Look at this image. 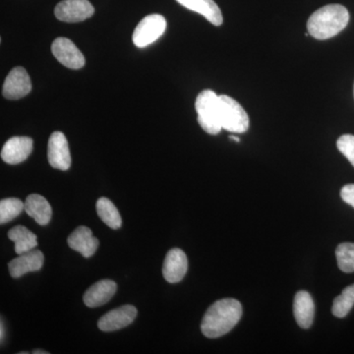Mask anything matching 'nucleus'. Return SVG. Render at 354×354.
Instances as JSON below:
<instances>
[{
  "mask_svg": "<svg viewBox=\"0 0 354 354\" xmlns=\"http://www.w3.org/2000/svg\"><path fill=\"white\" fill-rule=\"evenodd\" d=\"M242 316V306L239 300L225 298L215 302L205 314L201 330L205 337L216 339L234 329Z\"/></svg>",
  "mask_w": 354,
  "mask_h": 354,
  "instance_id": "obj_1",
  "label": "nucleus"
},
{
  "mask_svg": "<svg viewBox=\"0 0 354 354\" xmlns=\"http://www.w3.org/2000/svg\"><path fill=\"white\" fill-rule=\"evenodd\" d=\"M349 22V13L341 4H329L318 9L310 16L307 30L314 39H328L346 29Z\"/></svg>",
  "mask_w": 354,
  "mask_h": 354,
  "instance_id": "obj_2",
  "label": "nucleus"
},
{
  "mask_svg": "<svg viewBox=\"0 0 354 354\" xmlns=\"http://www.w3.org/2000/svg\"><path fill=\"white\" fill-rule=\"evenodd\" d=\"M195 109L200 127L211 135L218 134L223 129L218 109V95L214 91L205 90L198 95Z\"/></svg>",
  "mask_w": 354,
  "mask_h": 354,
  "instance_id": "obj_3",
  "label": "nucleus"
},
{
  "mask_svg": "<svg viewBox=\"0 0 354 354\" xmlns=\"http://www.w3.org/2000/svg\"><path fill=\"white\" fill-rule=\"evenodd\" d=\"M218 109L223 129L234 133H244L248 130L249 116L239 102L227 95H218Z\"/></svg>",
  "mask_w": 354,
  "mask_h": 354,
  "instance_id": "obj_4",
  "label": "nucleus"
},
{
  "mask_svg": "<svg viewBox=\"0 0 354 354\" xmlns=\"http://www.w3.org/2000/svg\"><path fill=\"white\" fill-rule=\"evenodd\" d=\"M167 29V21L160 14L146 16L135 28L133 32V43L137 48H143L155 43L164 35Z\"/></svg>",
  "mask_w": 354,
  "mask_h": 354,
  "instance_id": "obj_5",
  "label": "nucleus"
},
{
  "mask_svg": "<svg viewBox=\"0 0 354 354\" xmlns=\"http://www.w3.org/2000/svg\"><path fill=\"white\" fill-rule=\"evenodd\" d=\"M94 13V6L88 0H64L55 9V17L66 23L82 22Z\"/></svg>",
  "mask_w": 354,
  "mask_h": 354,
  "instance_id": "obj_6",
  "label": "nucleus"
},
{
  "mask_svg": "<svg viewBox=\"0 0 354 354\" xmlns=\"http://www.w3.org/2000/svg\"><path fill=\"white\" fill-rule=\"evenodd\" d=\"M48 162L53 169L68 171L71 165L68 142L62 132H53L48 140Z\"/></svg>",
  "mask_w": 354,
  "mask_h": 354,
  "instance_id": "obj_7",
  "label": "nucleus"
},
{
  "mask_svg": "<svg viewBox=\"0 0 354 354\" xmlns=\"http://www.w3.org/2000/svg\"><path fill=\"white\" fill-rule=\"evenodd\" d=\"M32 90L31 79L23 67H15L9 72L3 84L2 94L7 100L22 99Z\"/></svg>",
  "mask_w": 354,
  "mask_h": 354,
  "instance_id": "obj_8",
  "label": "nucleus"
},
{
  "mask_svg": "<svg viewBox=\"0 0 354 354\" xmlns=\"http://www.w3.org/2000/svg\"><path fill=\"white\" fill-rule=\"evenodd\" d=\"M51 53L58 62L69 69H80L85 65V57L83 53L66 38L55 39L51 44Z\"/></svg>",
  "mask_w": 354,
  "mask_h": 354,
  "instance_id": "obj_9",
  "label": "nucleus"
},
{
  "mask_svg": "<svg viewBox=\"0 0 354 354\" xmlns=\"http://www.w3.org/2000/svg\"><path fill=\"white\" fill-rule=\"evenodd\" d=\"M34 148V141L30 137H12L4 144L1 158L9 165H18L29 158Z\"/></svg>",
  "mask_w": 354,
  "mask_h": 354,
  "instance_id": "obj_10",
  "label": "nucleus"
},
{
  "mask_svg": "<svg viewBox=\"0 0 354 354\" xmlns=\"http://www.w3.org/2000/svg\"><path fill=\"white\" fill-rule=\"evenodd\" d=\"M136 316L137 309L134 306L124 305V306L111 310L106 315L102 316L97 326L102 332H114L129 326Z\"/></svg>",
  "mask_w": 354,
  "mask_h": 354,
  "instance_id": "obj_11",
  "label": "nucleus"
},
{
  "mask_svg": "<svg viewBox=\"0 0 354 354\" xmlns=\"http://www.w3.org/2000/svg\"><path fill=\"white\" fill-rule=\"evenodd\" d=\"M187 270V257L181 249L174 248L167 252L162 267L165 281L171 283H179L185 277Z\"/></svg>",
  "mask_w": 354,
  "mask_h": 354,
  "instance_id": "obj_12",
  "label": "nucleus"
},
{
  "mask_svg": "<svg viewBox=\"0 0 354 354\" xmlns=\"http://www.w3.org/2000/svg\"><path fill=\"white\" fill-rule=\"evenodd\" d=\"M44 262L43 252L38 249H32L11 261L8 265L9 272L14 279L21 278L28 272L39 271L43 268Z\"/></svg>",
  "mask_w": 354,
  "mask_h": 354,
  "instance_id": "obj_13",
  "label": "nucleus"
},
{
  "mask_svg": "<svg viewBox=\"0 0 354 354\" xmlns=\"http://www.w3.org/2000/svg\"><path fill=\"white\" fill-rule=\"evenodd\" d=\"M67 242L70 248L80 253L85 258L92 257L100 245L99 239L93 236L92 230L87 227H77L69 235Z\"/></svg>",
  "mask_w": 354,
  "mask_h": 354,
  "instance_id": "obj_14",
  "label": "nucleus"
},
{
  "mask_svg": "<svg viewBox=\"0 0 354 354\" xmlns=\"http://www.w3.org/2000/svg\"><path fill=\"white\" fill-rule=\"evenodd\" d=\"M118 286L111 279H102L88 288L84 295V304L90 308L102 306L108 304L115 295Z\"/></svg>",
  "mask_w": 354,
  "mask_h": 354,
  "instance_id": "obj_15",
  "label": "nucleus"
},
{
  "mask_svg": "<svg viewBox=\"0 0 354 354\" xmlns=\"http://www.w3.org/2000/svg\"><path fill=\"white\" fill-rule=\"evenodd\" d=\"M293 314L300 328L308 329L313 324L315 305L307 291H298L293 302Z\"/></svg>",
  "mask_w": 354,
  "mask_h": 354,
  "instance_id": "obj_16",
  "label": "nucleus"
},
{
  "mask_svg": "<svg viewBox=\"0 0 354 354\" xmlns=\"http://www.w3.org/2000/svg\"><path fill=\"white\" fill-rule=\"evenodd\" d=\"M24 211L39 225H46L51 220L53 209L46 198L39 194H31L24 202Z\"/></svg>",
  "mask_w": 354,
  "mask_h": 354,
  "instance_id": "obj_17",
  "label": "nucleus"
},
{
  "mask_svg": "<svg viewBox=\"0 0 354 354\" xmlns=\"http://www.w3.org/2000/svg\"><path fill=\"white\" fill-rule=\"evenodd\" d=\"M179 4L204 16L209 22L215 26L223 24V14L220 7L214 0H176Z\"/></svg>",
  "mask_w": 354,
  "mask_h": 354,
  "instance_id": "obj_18",
  "label": "nucleus"
},
{
  "mask_svg": "<svg viewBox=\"0 0 354 354\" xmlns=\"http://www.w3.org/2000/svg\"><path fill=\"white\" fill-rule=\"evenodd\" d=\"M8 237L14 242V248L18 255L31 251L38 246L37 235L23 225H17L9 230Z\"/></svg>",
  "mask_w": 354,
  "mask_h": 354,
  "instance_id": "obj_19",
  "label": "nucleus"
},
{
  "mask_svg": "<svg viewBox=\"0 0 354 354\" xmlns=\"http://www.w3.org/2000/svg\"><path fill=\"white\" fill-rule=\"evenodd\" d=\"M97 213L101 220L113 230H118L122 225L120 212L108 198H100L97 202Z\"/></svg>",
  "mask_w": 354,
  "mask_h": 354,
  "instance_id": "obj_20",
  "label": "nucleus"
},
{
  "mask_svg": "<svg viewBox=\"0 0 354 354\" xmlns=\"http://www.w3.org/2000/svg\"><path fill=\"white\" fill-rule=\"evenodd\" d=\"M354 305V285L342 290V295L335 297L333 304L332 312L337 318H344Z\"/></svg>",
  "mask_w": 354,
  "mask_h": 354,
  "instance_id": "obj_21",
  "label": "nucleus"
},
{
  "mask_svg": "<svg viewBox=\"0 0 354 354\" xmlns=\"http://www.w3.org/2000/svg\"><path fill=\"white\" fill-rule=\"evenodd\" d=\"M25 209L24 202L17 198H7L0 202V223H9L22 213Z\"/></svg>",
  "mask_w": 354,
  "mask_h": 354,
  "instance_id": "obj_22",
  "label": "nucleus"
},
{
  "mask_svg": "<svg viewBox=\"0 0 354 354\" xmlns=\"http://www.w3.org/2000/svg\"><path fill=\"white\" fill-rule=\"evenodd\" d=\"M337 265L341 271L344 272H354V243L344 242L339 244L335 250Z\"/></svg>",
  "mask_w": 354,
  "mask_h": 354,
  "instance_id": "obj_23",
  "label": "nucleus"
},
{
  "mask_svg": "<svg viewBox=\"0 0 354 354\" xmlns=\"http://www.w3.org/2000/svg\"><path fill=\"white\" fill-rule=\"evenodd\" d=\"M337 149L354 167V135L346 134L339 137L337 142Z\"/></svg>",
  "mask_w": 354,
  "mask_h": 354,
  "instance_id": "obj_24",
  "label": "nucleus"
},
{
  "mask_svg": "<svg viewBox=\"0 0 354 354\" xmlns=\"http://www.w3.org/2000/svg\"><path fill=\"white\" fill-rule=\"evenodd\" d=\"M341 197L346 204L354 208V184L344 185L341 190Z\"/></svg>",
  "mask_w": 354,
  "mask_h": 354,
  "instance_id": "obj_25",
  "label": "nucleus"
},
{
  "mask_svg": "<svg viewBox=\"0 0 354 354\" xmlns=\"http://www.w3.org/2000/svg\"><path fill=\"white\" fill-rule=\"evenodd\" d=\"M35 353V354H48L50 353H48V351H41V349H38V351H35L34 353Z\"/></svg>",
  "mask_w": 354,
  "mask_h": 354,
  "instance_id": "obj_26",
  "label": "nucleus"
},
{
  "mask_svg": "<svg viewBox=\"0 0 354 354\" xmlns=\"http://www.w3.org/2000/svg\"><path fill=\"white\" fill-rule=\"evenodd\" d=\"M0 329H1V333H0V337H1V342L3 341V323H2V321H1V328H0Z\"/></svg>",
  "mask_w": 354,
  "mask_h": 354,
  "instance_id": "obj_27",
  "label": "nucleus"
},
{
  "mask_svg": "<svg viewBox=\"0 0 354 354\" xmlns=\"http://www.w3.org/2000/svg\"><path fill=\"white\" fill-rule=\"evenodd\" d=\"M230 139L234 140V141L237 142V143H239V142H241V139H239V137L230 136Z\"/></svg>",
  "mask_w": 354,
  "mask_h": 354,
  "instance_id": "obj_28",
  "label": "nucleus"
}]
</instances>
